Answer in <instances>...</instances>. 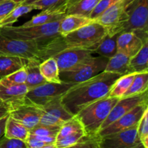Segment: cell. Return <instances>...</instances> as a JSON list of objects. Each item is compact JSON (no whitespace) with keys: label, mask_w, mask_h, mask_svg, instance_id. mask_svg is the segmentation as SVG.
<instances>
[{"label":"cell","mask_w":148,"mask_h":148,"mask_svg":"<svg viewBox=\"0 0 148 148\" xmlns=\"http://www.w3.org/2000/svg\"><path fill=\"white\" fill-rule=\"evenodd\" d=\"M60 127L55 126H46L38 124L36 127L30 130V134L36 136H45V137H56Z\"/></svg>","instance_id":"obj_34"},{"label":"cell","mask_w":148,"mask_h":148,"mask_svg":"<svg viewBox=\"0 0 148 148\" xmlns=\"http://www.w3.org/2000/svg\"><path fill=\"white\" fill-rule=\"evenodd\" d=\"M147 91H145L138 95H132V96L125 97V98H121L119 99L116 103L112 108L111 112L109 113L104 122L103 123L100 130L118 120L120 117L132 110L139 104L147 103Z\"/></svg>","instance_id":"obj_14"},{"label":"cell","mask_w":148,"mask_h":148,"mask_svg":"<svg viewBox=\"0 0 148 148\" xmlns=\"http://www.w3.org/2000/svg\"><path fill=\"white\" fill-rule=\"evenodd\" d=\"M26 144L28 148H40L44 146L46 144L43 142L40 141L39 140L36 139L31 134H29V137H27V140L25 141Z\"/></svg>","instance_id":"obj_41"},{"label":"cell","mask_w":148,"mask_h":148,"mask_svg":"<svg viewBox=\"0 0 148 148\" xmlns=\"http://www.w3.org/2000/svg\"><path fill=\"white\" fill-rule=\"evenodd\" d=\"M148 88V72L137 73L131 85L124 93L122 98L138 95L147 91Z\"/></svg>","instance_id":"obj_29"},{"label":"cell","mask_w":148,"mask_h":148,"mask_svg":"<svg viewBox=\"0 0 148 148\" xmlns=\"http://www.w3.org/2000/svg\"><path fill=\"white\" fill-rule=\"evenodd\" d=\"M108 33L107 27L95 20L75 31L62 36L64 48H81L95 50Z\"/></svg>","instance_id":"obj_4"},{"label":"cell","mask_w":148,"mask_h":148,"mask_svg":"<svg viewBox=\"0 0 148 148\" xmlns=\"http://www.w3.org/2000/svg\"><path fill=\"white\" fill-rule=\"evenodd\" d=\"M93 20L90 17H83L76 14H66L63 19L60 20L59 25V34L64 36L77 29L89 24Z\"/></svg>","instance_id":"obj_19"},{"label":"cell","mask_w":148,"mask_h":148,"mask_svg":"<svg viewBox=\"0 0 148 148\" xmlns=\"http://www.w3.org/2000/svg\"><path fill=\"white\" fill-rule=\"evenodd\" d=\"M119 0H101L98 3V5L96 6V7L94 9L92 12L91 13L90 16V18L93 20H96L108 7H111V5H113L114 3H116Z\"/></svg>","instance_id":"obj_37"},{"label":"cell","mask_w":148,"mask_h":148,"mask_svg":"<svg viewBox=\"0 0 148 148\" xmlns=\"http://www.w3.org/2000/svg\"><path fill=\"white\" fill-rule=\"evenodd\" d=\"M101 0H77L66 8V14H76L90 17Z\"/></svg>","instance_id":"obj_25"},{"label":"cell","mask_w":148,"mask_h":148,"mask_svg":"<svg viewBox=\"0 0 148 148\" xmlns=\"http://www.w3.org/2000/svg\"><path fill=\"white\" fill-rule=\"evenodd\" d=\"M51 40H24L12 38L0 33V56H18L42 62L43 51Z\"/></svg>","instance_id":"obj_5"},{"label":"cell","mask_w":148,"mask_h":148,"mask_svg":"<svg viewBox=\"0 0 148 148\" xmlns=\"http://www.w3.org/2000/svg\"><path fill=\"white\" fill-rule=\"evenodd\" d=\"M6 1V0H0V3L3 2V1Z\"/></svg>","instance_id":"obj_48"},{"label":"cell","mask_w":148,"mask_h":148,"mask_svg":"<svg viewBox=\"0 0 148 148\" xmlns=\"http://www.w3.org/2000/svg\"><path fill=\"white\" fill-rule=\"evenodd\" d=\"M129 66L131 73L148 72V41L145 42L137 54L130 59Z\"/></svg>","instance_id":"obj_24"},{"label":"cell","mask_w":148,"mask_h":148,"mask_svg":"<svg viewBox=\"0 0 148 148\" xmlns=\"http://www.w3.org/2000/svg\"><path fill=\"white\" fill-rule=\"evenodd\" d=\"M93 54L92 51L90 49L66 48L55 53L52 58L57 62L59 72H64L74 69L92 57Z\"/></svg>","instance_id":"obj_11"},{"label":"cell","mask_w":148,"mask_h":148,"mask_svg":"<svg viewBox=\"0 0 148 148\" xmlns=\"http://www.w3.org/2000/svg\"><path fill=\"white\" fill-rule=\"evenodd\" d=\"M134 1L135 0H119L95 20L105 27H111L122 17L129 7Z\"/></svg>","instance_id":"obj_16"},{"label":"cell","mask_w":148,"mask_h":148,"mask_svg":"<svg viewBox=\"0 0 148 148\" xmlns=\"http://www.w3.org/2000/svg\"><path fill=\"white\" fill-rule=\"evenodd\" d=\"M38 1V0H25V1H24V2H23L22 4H33L34 2H36V1Z\"/></svg>","instance_id":"obj_45"},{"label":"cell","mask_w":148,"mask_h":148,"mask_svg":"<svg viewBox=\"0 0 148 148\" xmlns=\"http://www.w3.org/2000/svg\"><path fill=\"white\" fill-rule=\"evenodd\" d=\"M79 132H85L80 121L76 117L73 116L70 119L68 120V121H65L61 126L59 132L57 134V136H56V140L63 138V137H66V136L75 134V133Z\"/></svg>","instance_id":"obj_31"},{"label":"cell","mask_w":148,"mask_h":148,"mask_svg":"<svg viewBox=\"0 0 148 148\" xmlns=\"http://www.w3.org/2000/svg\"><path fill=\"white\" fill-rule=\"evenodd\" d=\"M10 114V109L6 104L1 103L0 105V119L9 115Z\"/></svg>","instance_id":"obj_42"},{"label":"cell","mask_w":148,"mask_h":148,"mask_svg":"<svg viewBox=\"0 0 148 148\" xmlns=\"http://www.w3.org/2000/svg\"><path fill=\"white\" fill-rule=\"evenodd\" d=\"M61 98H56L40 106L42 114L39 124L61 127L65 121L74 116L63 106Z\"/></svg>","instance_id":"obj_12"},{"label":"cell","mask_w":148,"mask_h":148,"mask_svg":"<svg viewBox=\"0 0 148 148\" xmlns=\"http://www.w3.org/2000/svg\"><path fill=\"white\" fill-rule=\"evenodd\" d=\"M119 35V34L110 36L107 33L93 51V53L108 59L114 56L117 53L116 40Z\"/></svg>","instance_id":"obj_26"},{"label":"cell","mask_w":148,"mask_h":148,"mask_svg":"<svg viewBox=\"0 0 148 148\" xmlns=\"http://www.w3.org/2000/svg\"><path fill=\"white\" fill-rule=\"evenodd\" d=\"M148 0H135L121 19L107 27L110 36L133 32L144 41L148 40Z\"/></svg>","instance_id":"obj_2"},{"label":"cell","mask_w":148,"mask_h":148,"mask_svg":"<svg viewBox=\"0 0 148 148\" xmlns=\"http://www.w3.org/2000/svg\"><path fill=\"white\" fill-rule=\"evenodd\" d=\"M135 148H145V147L143 145H140V146H139V147H135Z\"/></svg>","instance_id":"obj_47"},{"label":"cell","mask_w":148,"mask_h":148,"mask_svg":"<svg viewBox=\"0 0 148 148\" xmlns=\"http://www.w3.org/2000/svg\"><path fill=\"white\" fill-rule=\"evenodd\" d=\"M40 62H41L39 60L29 59L27 64L25 66L26 72H27V79L25 84L27 85L29 90L39 86L47 82L40 74V69H39V64Z\"/></svg>","instance_id":"obj_23"},{"label":"cell","mask_w":148,"mask_h":148,"mask_svg":"<svg viewBox=\"0 0 148 148\" xmlns=\"http://www.w3.org/2000/svg\"><path fill=\"white\" fill-rule=\"evenodd\" d=\"M7 80L15 84H25L26 79H27V72H26L25 68H22L18 69L16 72L10 74L8 76L5 77Z\"/></svg>","instance_id":"obj_38"},{"label":"cell","mask_w":148,"mask_h":148,"mask_svg":"<svg viewBox=\"0 0 148 148\" xmlns=\"http://www.w3.org/2000/svg\"><path fill=\"white\" fill-rule=\"evenodd\" d=\"M133 32H125L119 34L117 37V52H121L132 57L143 47L145 42Z\"/></svg>","instance_id":"obj_17"},{"label":"cell","mask_w":148,"mask_h":148,"mask_svg":"<svg viewBox=\"0 0 148 148\" xmlns=\"http://www.w3.org/2000/svg\"><path fill=\"white\" fill-rule=\"evenodd\" d=\"M108 61L104 56H92L71 70L59 72L60 80L75 84L88 80L104 72Z\"/></svg>","instance_id":"obj_7"},{"label":"cell","mask_w":148,"mask_h":148,"mask_svg":"<svg viewBox=\"0 0 148 148\" xmlns=\"http://www.w3.org/2000/svg\"><path fill=\"white\" fill-rule=\"evenodd\" d=\"M147 109H148L147 103L139 104L132 110L120 117L118 120L100 130L97 134V137L119 132L137 126Z\"/></svg>","instance_id":"obj_10"},{"label":"cell","mask_w":148,"mask_h":148,"mask_svg":"<svg viewBox=\"0 0 148 148\" xmlns=\"http://www.w3.org/2000/svg\"><path fill=\"white\" fill-rule=\"evenodd\" d=\"M14 1H15V2L17 3H19V4H22L23 2H24L25 0H13Z\"/></svg>","instance_id":"obj_46"},{"label":"cell","mask_w":148,"mask_h":148,"mask_svg":"<svg viewBox=\"0 0 148 148\" xmlns=\"http://www.w3.org/2000/svg\"><path fill=\"white\" fill-rule=\"evenodd\" d=\"M1 103H2V102H1V101H0V105H1Z\"/></svg>","instance_id":"obj_49"},{"label":"cell","mask_w":148,"mask_h":148,"mask_svg":"<svg viewBox=\"0 0 148 148\" xmlns=\"http://www.w3.org/2000/svg\"><path fill=\"white\" fill-rule=\"evenodd\" d=\"M137 127L98 137V148H135L143 145L138 136Z\"/></svg>","instance_id":"obj_9"},{"label":"cell","mask_w":148,"mask_h":148,"mask_svg":"<svg viewBox=\"0 0 148 148\" xmlns=\"http://www.w3.org/2000/svg\"><path fill=\"white\" fill-rule=\"evenodd\" d=\"M18 4H20L15 2L13 0H6L0 3V23Z\"/></svg>","instance_id":"obj_40"},{"label":"cell","mask_w":148,"mask_h":148,"mask_svg":"<svg viewBox=\"0 0 148 148\" xmlns=\"http://www.w3.org/2000/svg\"><path fill=\"white\" fill-rule=\"evenodd\" d=\"M40 148H56V145H55V143H52V144L45 145L44 146H43V147H40Z\"/></svg>","instance_id":"obj_44"},{"label":"cell","mask_w":148,"mask_h":148,"mask_svg":"<svg viewBox=\"0 0 148 148\" xmlns=\"http://www.w3.org/2000/svg\"><path fill=\"white\" fill-rule=\"evenodd\" d=\"M59 22L41 25L6 26L0 27V33L7 37L24 40H49L59 36Z\"/></svg>","instance_id":"obj_6"},{"label":"cell","mask_w":148,"mask_h":148,"mask_svg":"<svg viewBox=\"0 0 148 148\" xmlns=\"http://www.w3.org/2000/svg\"><path fill=\"white\" fill-rule=\"evenodd\" d=\"M118 101L119 98L105 97L86 106L75 116L80 121L87 136L97 137L103 123Z\"/></svg>","instance_id":"obj_3"},{"label":"cell","mask_w":148,"mask_h":148,"mask_svg":"<svg viewBox=\"0 0 148 148\" xmlns=\"http://www.w3.org/2000/svg\"><path fill=\"white\" fill-rule=\"evenodd\" d=\"M41 114L40 107L25 103L12 109L9 115L30 130L39 124Z\"/></svg>","instance_id":"obj_15"},{"label":"cell","mask_w":148,"mask_h":148,"mask_svg":"<svg viewBox=\"0 0 148 148\" xmlns=\"http://www.w3.org/2000/svg\"><path fill=\"white\" fill-rule=\"evenodd\" d=\"M33 10H36V7L33 4H18L0 23V27L12 25L15 22H17L19 17L30 12Z\"/></svg>","instance_id":"obj_30"},{"label":"cell","mask_w":148,"mask_h":148,"mask_svg":"<svg viewBox=\"0 0 148 148\" xmlns=\"http://www.w3.org/2000/svg\"><path fill=\"white\" fill-rule=\"evenodd\" d=\"M75 83L71 82H49L29 90L25 96V103L40 107L49 101L62 97Z\"/></svg>","instance_id":"obj_8"},{"label":"cell","mask_w":148,"mask_h":148,"mask_svg":"<svg viewBox=\"0 0 148 148\" xmlns=\"http://www.w3.org/2000/svg\"><path fill=\"white\" fill-rule=\"evenodd\" d=\"M8 116L9 115H7V116H6L3 117V118L0 119V139H1L3 136H4L6 121H7Z\"/></svg>","instance_id":"obj_43"},{"label":"cell","mask_w":148,"mask_h":148,"mask_svg":"<svg viewBox=\"0 0 148 148\" xmlns=\"http://www.w3.org/2000/svg\"><path fill=\"white\" fill-rule=\"evenodd\" d=\"M29 89L25 84H15L0 79V101L8 106L10 111L25 103V96Z\"/></svg>","instance_id":"obj_13"},{"label":"cell","mask_w":148,"mask_h":148,"mask_svg":"<svg viewBox=\"0 0 148 148\" xmlns=\"http://www.w3.org/2000/svg\"><path fill=\"white\" fill-rule=\"evenodd\" d=\"M68 0H38L34 2L33 5L36 10H45L49 9L64 8L66 10V4Z\"/></svg>","instance_id":"obj_33"},{"label":"cell","mask_w":148,"mask_h":148,"mask_svg":"<svg viewBox=\"0 0 148 148\" xmlns=\"http://www.w3.org/2000/svg\"><path fill=\"white\" fill-rule=\"evenodd\" d=\"M138 136L145 148H148V109L145 111L137 127Z\"/></svg>","instance_id":"obj_35"},{"label":"cell","mask_w":148,"mask_h":148,"mask_svg":"<svg viewBox=\"0 0 148 148\" xmlns=\"http://www.w3.org/2000/svg\"><path fill=\"white\" fill-rule=\"evenodd\" d=\"M30 134V130L14 118L7 117L4 136L7 138L17 139L25 142Z\"/></svg>","instance_id":"obj_22"},{"label":"cell","mask_w":148,"mask_h":148,"mask_svg":"<svg viewBox=\"0 0 148 148\" xmlns=\"http://www.w3.org/2000/svg\"><path fill=\"white\" fill-rule=\"evenodd\" d=\"M121 76L103 72L88 80L75 84L61 98L62 105L75 116L86 106L108 96L112 85Z\"/></svg>","instance_id":"obj_1"},{"label":"cell","mask_w":148,"mask_h":148,"mask_svg":"<svg viewBox=\"0 0 148 148\" xmlns=\"http://www.w3.org/2000/svg\"><path fill=\"white\" fill-rule=\"evenodd\" d=\"M66 16V9H49V10H41L39 14L32 17L30 20L22 25L23 27L29 26L41 25L48 23L60 21Z\"/></svg>","instance_id":"obj_18"},{"label":"cell","mask_w":148,"mask_h":148,"mask_svg":"<svg viewBox=\"0 0 148 148\" xmlns=\"http://www.w3.org/2000/svg\"><path fill=\"white\" fill-rule=\"evenodd\" d=\"M40 74L49 82H61L59 69L57 62L53 58L50 57L42 61L39 64Z\"/></svg>","instance_id":"obj_27"},{"label":"cell","mask_w":148,"mask_h":148,"mask_svg":"<svg viewBox=\"0 0 148 148\" xmlns=\"http://www.w3.org/2000/svg\"><path fill=\"white\" fill-rule=\"evenodd\" d=\"M131 57L121 52H117L114 56L109 58L104 72L124 75L130 74L129 63Z\"/></svg>","instance_id":"obj_20"},{"label":"cell","mask_w":148,"mask_h":148,"mask_svg":"<svg viewBox=\"0 0 148 148\" xmlns=\"http://www.w3.org/2000/svg\"><path fill=\"white\" fill-rule=\"evenodd\" d=\"M66 148H98V137L85 136L79 143Z\"/></svg>","instance_id":"obj_39"},{"label":"cell","mask_w":148,"mask_h":148,"mask_svg":"<svg viewBox=\"0 0 148 148\" xmlns=\"http://www.w3.org/2000/svg\"><path fill=\"white\" fill-rule=\"evenodd\" d=\"M136 74L137 73H130L119 77L111 87L108 96L119 99L122 98L131 85Z\"/></svg>","instance_id":"obj_28"},{"label":"cell","mask_w":148,"mask_h":148,"mask_svg":"<svg viewBox=\"0 0 148 148\" xmlns=\"http://www.w3.org/2000/svg\"><path fill=\"white\" fill-rule=\"evenodd\" d=\"M28 60L18 56H0V79L24 68Z\"/></svg>","instance_id":"obj_21"},{"label":"cell","mask_w":148,"mask_h":148,"mask_svg":"<svg viewBox=\"0 0 148 148\" xmlns=\"http://www.w3.org/2000/svg\"><path fill=\"white\" fill-rule=\"evenodd\" d=\"M0 148H28L25 141L17 139L7 138L3 136L0 139Z\"/></svg>","instance_id":"obj_36"},{"label":"cell","mask_w":148,"mask_h":148,"mask_svg":"<svg viewBox=\"0 0 148 148\" xmlns=\"http://www.w3.org/2000/svg\"><path fill=\"white\" fill-rule=\"evenodd\" d=\"M85 136H87L84 132L75 133L70 135L61 138L59 140H56L55 142L56 148H66L74 145L76 143H79Z\"/></svg>","instance_id":"obj_32"}]
</instances>
